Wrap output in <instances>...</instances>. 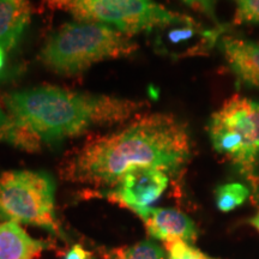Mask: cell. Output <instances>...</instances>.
<instances>
[{
    "label": "cell",
    "instance_id": "21",
    "mask_svg": "<svg viewBox=\"0 0 259 259\" xmlns=\"http://www.w3.org/2000/svg\"><path fill=\"white\" fill-rule=\"evenodd\" d=\"M5 58H6L5 50L4 48L0 47V71L3 70V67H4V65H5Z\"/></svg>",
    "mask_w": 259,
    "mask_h": 259
},
{
    "label": "cell",
    "instance_id": "5",
    "mask_svg": "<svg viewBox=\"0 0 259 259\" xmlns=\"http://www.w3.org/2000/svg\"><path fill=\"white\" fill-rule=\"evenodd\" d=\"M54 10L69 12L79 22L107 25L122 34L150 32L177 23L185 15L151 0H44Z\"/></svg>",
    "mask_w": 259,
    "mask_h": 259
},
{
    "label": "cell",
    "instance_id": "16",
    "mask_svg": "<svg viewBox=\"0 0 259 259\" xmlns=\"http://www.w3.org/2000/svg\"><path fill=\"white\" fill-rule=\"evenodd\" d=\"M164 246H166L168 251L169 259H213L204 254L203 252L197 250V248L192 247V246H190L185 241L177 240L166 242Z\"/></svg>",
    "mask_w": 259,
    "mask_h": 259
},
{
    "label": "cell",
    "instance_id": "14",
    "mask_svg": "<svg viewBox=\"0 0 259 259\" xmlns=\"http://www.w3.org/2000/svg\"><path fill=\"white\" fill-rule=\"evenodd\" d=\"M251 196L250 187L240 183H229L219 186L215 192L216 206L220 211L229 212L240 206Z\"/></svg>",
    "mask_w": 259,
    "mask_h": 259
},
{
    "label": "cell",
    "instance_id": "11",
    "mask_svg": "<svg viewBox=\"0 0 259 259\" xmlns=\"http://www.w3.org/2000/svg\"><path fill=\"white\" fill-rule=\"evenodd\" d=\"M30 18L29 0H0V47L5 52L17 46Z\"/></svg>",
    "mask_w": 259,
    "mask_h": 259
},
{
    "label": "cell",
    "instance_id": "20",
    "mask_svg": "<svg viewBox=\"0 0 259 259\" xmlns=\"http://www.w3.org/2000/svg\"><path fill=\"white\" fill-rule=\"evenodd\" d=\"M250 223L259 232V211H258L257 213H255L253 218H252V219L250 220Z\"/></svg>",
    "mask_w": 259,
    "mask_h": 259
},
{
    "label": "cell",
    "instance_id": "1",
    "mask_svg": "<svg viewBox=\"0 0 259 259\" xmlns=\"http://www.w3.org/2000/svg\"><path fill=\"white\" fill-rule=\"evenodd\" d=\"M191 157L186 125L167 113L134 119L113 134L90 139L65 161L61 176L71 183L115 187L138 167L176 173Z\"/></svg>",
    "mask_w": 259,
    "mask_h": 259
},
{
    "label": "cell",
    "instance_id": "18",
    "mask_svg": "<svg viewBox=\"0 0 259 259\" xmlns=\"http://www.w3.org/2000/svg\"><path fill=\"white\" fill-rule=\"evenodd\" d=\"M183 2L186 3L187 5L196 10V11L208 16L211 21L218 23V17H216L215 12V0H183Z\"/></svg>",
    "mask_w": 259,
    "mask_h": 259
},
{
    "label": "cell",
    "instance_id": "12",
    "mask_svg": "<svg viewBox=\"0 0 259 259\" xmlns=\"http://www.w3.org/2000/svg\"><path fill=\"white\" fill-rule=\"evenodd\" d=\"M45 241L31 238L16 222H0V259H38Z\"/></svg>",
    "mask_w": 259,
    "mask_h": 259
},
{
    "label": "cell",
    "instance_id": "13",
    "mask_svg": "<svg viewBox=\"0 0 259 259\" xmlns=\"http://www.w3.org/2000/svg\"><path fill=\"white\" fill-rule=\"evenodd\" d=\"M0 142L14 145L25 151H37L41 142L24 128L19 127L0 106Z\"/></svg>",
    "mask_w": 259,
    "mask_h": 259
},
{
    "label": "cell",
    "instance_id": "10",
    "mask_svg": "<svg viewBox=\"0 0 259 259\" xmlns=\"http://www.w3.org/2000/svg\"><path fill=\"white\" fill-rule=\"evenodd\" d=\"M220 45L238 83L259 90V41L226 36Z\"/></svg>",
    "mask_w": 259,
    "mask_h": 259
},
{
    "label": "cell",
    "instance_id": "2",
    "mask_svg": "<svg viewBox=\"0 0 259 259\" xmlns=\"http://www.w3.org/2000/svg\"><path fill=\"white\" fill-rule=\"evenodd\" d=\"M4 105L10 118L42 144L76 137L94 126L128 120L144 102L40 85L8 94Z\"/></svg>",
    "mask_w": 259,
    "mask_h": 259
},
{
    "label": "cell",
    "instance_id": "19",
    "mask_svg": "<svg viewBox=\"0 0 259 259\" xmlns=\"http://www.w3.org/2000/svg\"><path fill=\"white\" fill-rule=\"evenodd\" d=\"M92 252L87 251L80 245H73L71 250L65 254V259H92Z\"/></svg>",
    "mask_w": 259,
    "mask_h": 259
},
{
    "label": "cell",
    "instance_id": "7",
    "mask_svg": "<svg viewBox=\"0 0 259 259\" xmlns=\"http://www.w3.org/2000/svg\"><path fill=\"white\" fill-rule=\"evenodd\" d=\"M157 31L155 45L160 53L171 58H187L208 54L218 44L222 29H206L185 16Z\"/></svg>",
    "mask_w": 259,
    "mask_h": 259
},
{
    "label": "cell",
    "instance_id": "8",
    "mask_svg": "<svg viewBox=\"0 0 259 259\" xmlns=\"http://www.w3.org/2000/svg\"><path fill=\"white\" fill-rule=\"evenodd\" d=\"M168 181L163 170L149 167L134 168L121 178L107 197L132 211L149 208L166 191Z\"/></svg>",
    "mask_w": 259,
    "mask_h": 259
},
{
    "label": "cell",
    "instance_id": "4",
    "mask_svg": "<svg viewBox=\"0 0 259 259\" xmlns=\"http://www.w3.org/2000/svg\"><path fill=\"white\" fill-rule=\"evenodd\" d=\"M212 147L247 181L259 202V101L240 95L228 99L210 116Z\"/></svg>",
    "mask_w": 259,
    "mask_h": 259
},
{
    "label": "cell",
    "instance_id": "9",
    "mask_svg": "<svg viewBox=\"0 0 259 259\" xmlns=\"http://www.w3.org/2000/svg\"><path fill=\"white\" fill-rule=\"evenodd\" d=\"M151 238L166 242L181 240L193 242L197 228L186 213L171 208H143L135 210Z\"/></svg>",
    "mask_w": 259,
    "mask_h": 259
},
{
    "label": "cell",
    "instance_id": "6",
    "mask_svg": "<svg viewBox=\"0 0 259 259\" xmlns=\"http://www.w3.org/2000/svg\"><path fill=\"white\" fill-rule=\"evenodd\" d=\"M54 193V181L45 171H4L0 176V222L36 226L59 235Z\"/></svg>",
    "mask_w": 259,
    "mask_h": 259
},
{
    "label": "cell",
    "instance_id": "3",
    "mask_svg": "<svg viewBox=\"0 0 259 259\" xmlns=\"http://www.w3.org/2000/svg\"><path fill=\"white\" fill-rule=\"evenodd\" d=\"M137 48L128 35L107 25L71 22L48 38L40 52V60L53 72L73 76L94 64L132 56Z\"/></svg>",
    "mask_w": 259,
    "mask_h": 259
},
{
    "label": "cell",
    "instance_id": "15",
    "mask_svg": "<svg viewBox=\"0 0 259 259\" xmlns=\"http://www.w3.org/2000/svg\"><path fill=\"white\" fill-rule=\"evenodd\" d=\"M113 259H164V252L153 240H144L113 251Z\"/></svg>",
    "mask_w": 259,
    "mask_h": 259
},
{
    "label": "cell",
    "instance_id": "17",
    "mask_svg": "<svg viewBox=\"0 0 259 259\" xmlns=\"http://www.w3.org/2000/svg\"><path fill=\"white\" fill-rule=\"evenodd\" d=\"M235 22L238 24H259V0H239Z\"/></svg>",
    "mask_w": 259,
    "mask_h": 259
}]
</instances>
